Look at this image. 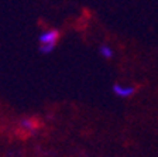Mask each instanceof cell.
Instances as JSON below:
<instances>
[{
  "instance_id": "obj_2",
  "label": "cell",
  "mask_w": 158,
  "mask_h": 157,
  "mask_svg": "<svg viewBox=\"0 0 158 157\" xmlns=\"http://www.w3.org/2000/svg\"><path fill=\"white\" fill-rule=\"evenodd\" d=\"M20 129L27 134H34L38 130V123L33 118H24L20 120Z\"/></svg>"
},
{
  "instance_id": "obj_4",
  "label": "cell",
  "mask_w": 158,
  "mask_h": 157,
  "mask_svg": "<svg viewBox=\"0 0 158 157\" xmlns=\"http://www.w3.org/2000/svg\"><path fill=\"white\" fill-rule=\"evenodd\" d=\"M99 52H100V55H102L103 58H106V59L113 58V55H114V51H113V48L110 46H106V44L99 48Z\"/></svg>"
},
{
  "instance_id": "obj_1",
  "label": "cell",
  "mask_w": 158,
  "mask_h": 157,
  "mask_svg": "<svg viewBox=\"0 0 158 157\" xmlns=\"http://www.w3.org/2000/svg\"><path fill=\"white\" fill-rule=\"evenodd\" d=\"M59 40V33L58 30L55 28H48V30H44L43 33L40 34V51L44 52V54H49L52 52L54 48H55L56 43Z\"/></svg>"
},
{
  "instance_id": "obj_3",
  "label": "cell",
  "mask_w": 158,
  "mask_h": 157,
  "mask_svg": "<svg viewBox=\"0 0 158 157\" xmlns=\"http://www.w3.org/2000/svg\"><path fill=\"white\" fill-rule=\"evenodd\" d=\"M113 92H114L118 98H130V96L135 92V89H134V86H131V85L116 84V85L113 86Z\"/></svg>"
}]
</instances>
